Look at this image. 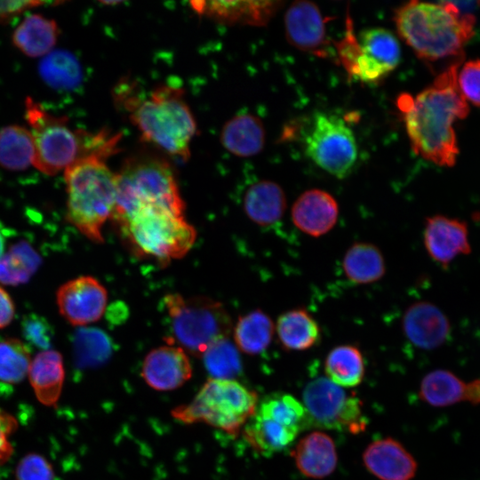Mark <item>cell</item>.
I'll return each instance as SVG.
<instances>
[{"label": "cell", "mask_w": 480, "mask_h": 480, "mask_svg": "<svg viewBox=\"0 0 480 480\" xmlns=\"http://www.w3.org/2000/svg\"><path fill=\"white\" fill-rule=\"evenodd\" d=\"M107 159L92 156L82 158L64 171L67 189L66 219L80 233L102 243V227L111 220L116 203V173Z\"/></svg>", "instance_id": "5"}, {"label": "cell", "mask_w": 480, "mask_h": 480, "mask_svg": "<svg viewBox=\"0 0 480 480\" xmlns=\"http://www.w3.org/2000/svg\"><path fill=\"white\" fill-rule=\"evenodd\" d=\"M359 53L349 76L364 83L376 82L395 69L400 62L397 38L388 29L366 28L357 37Z\"/></svg>", "instance_id": "12"}, {"label": "cell", "mask_w": 480, "mask_h": 480, "mask_svg": "<svg viewBox=\"0 0 480 480\" xmlns=\"http://www.w3.org/2000/svg\"><path fill=\"white\" fill-rule=\"evenodd\" d=\"M292 456L298 470L313 479L330 476L338 464L333 439L322 431H313L303 436L294 447Z\"/></svg>", "instance_id": "20"}, {"label": "cell", "mask_w": 480, "mask_h": 480, "mask_svg": "<svg viewBox=\"0 0 480 480\" xmlns=\"http://www.w3.org/2000/svg\"><path fill=\"white\" fill-rule=\"evenodd\" d=\"M30 350L16 338L0 341V381L17 384L28 373L31 364Z\"/></svg>", "instance_id": "37"}, {"label": "cell", "mask_w": 480, "mask_h": 480, "mask_svg": "<svg viewBox=\"0 0 480 480\" xmlns=\"http://www.w3.org/2000/svg\"><path fill=\"white\" fill-rule=\"evenodd\" d=\"M461 95L475 106L480 107V60L466 62L457 75Z\"/></svg>", "instance_id": "41"}, {"label": "cell", "mask_w": 480, "mask_h": 480, "mask_svg": "<svg viewBox=\"0 0 480 480\" xmlns=\"http://www.w3.org/2000/svg\"><path fill=\"white\" fill-rule=\"evenodd\" d=\"M302 404L311 425L354 435L366 428L362 401L327 378H316L305 386Z\"/></svg>", "instance_id": "10"}, {"label": "cell", "mask_w": 480, "mask_h": 480, "mask_svg": "<svg viewBox=\"0 0 480 480\" xmlns=\"http://www.w3.org/2000/svg\"><path fill=\"white\" fill-rule=\"evenodd\" d=\"M256 412L299 432L311 426L303 404L290 394H272L259 404Z\"/></svg>", "instance_id": "33"}, {"label": "cell", "mask_w": 480, "mask_h": 480, "mask_svg": "<svg viewBox=\"0 0 480 480\" xmlns=\"http://www.w3.org/2000/svg\"><path fill=\"white\" fill-rule=\"evenodd\" d=\"M60 33L56 20L31 13L25 16L16 27L12 41L24 55L39 58L51 52L58 42Z\"/></svg>", "instance_id": "23"}, {"label": "cell", "mask_w": 480, "mask_h": 480, "mask_svg": "<svg viewBox=\"0 0 480 480\" xmlns=\"http://www.w3.org/2000/svg\"><path fill=\"white\" fill-rule=\"evenodd\" d=\"M423 243L436 263L447 266L457 256L471 251L467 224L457 219L434 215L426 220Z\"/></svg>", "instance_id": "16"}, {"label": "cell", "mask_w": 480, "mask_h": 480, "mask_svg": "<svg viewBox=\"0 0 480 480\" xmlns=\"http://www.w3.org/2000/svg\"><path fill=\"white\" fill-rule=\"evenodd\" d=\"M35 144L27 127L11 124L0 129V166L23 171L34 164Z\"/></svg>", "instance_id": "30"}, {"label": "cell", "mask_w": 480, "mask_h": 480, "mask_svg": "<svg viewBox=\"0 0 480 480\" xmlns=\"http://www.w3.org/2000/svg\"><path fill=\"white\" fill-rule=\"evenodd\" d=\"M324 372L328 380L341 388L356 387L365 373L364 356L355 345L336 346L325 357Z\"/></svg>", "instance_id": "29"}, {"label": "cell", "mask_w": 480, "mask_h": 480, "mask_svg": "<svg viewBox=\"0 0 480 480\" xmlns=\"http://www.w3.org/2000/svg\"><path fill=\"white\" fill-rule=\"evenodd\" d=\"M192 365L186 352L172 344L149 351L141 366L145 382L157 391H171L181 387L192 376Z\"/></svg>", "instance_id": "15"}, {"label": "cell", "mask_w": 480, "mask_h": 480, "mask_svg": "<svg viewBox=\"0 0 480 480\" xmlns=\"http://www.w3.org/2000/svg\"><path fill=\"white\" fill-rule=\"evenodd\" d=\"M41 264V258L27 242L13 244L0 259V283L18 285L27 283Z\"/></svg>", "instance_id": "34"}, {"label": "cell", "mask_w": 480, "mask_h": 480, "mask_svg": "<svg viewBox=\"0 0 480 480\" xmlns=\"http://www.w3.org/2000/svg\"><path fill=\"white\" fill-rule=\"evenodd\" d=\"M363 462L380 480H412L418 469L413 456L392 437L372 442L363 452Z\"/></svg>", "instance_id": "18"}, {"label": "cell", "mask_w": 480, "mask_h": 480, "mask_svg": "<svg viewBox=\"0 0 480 480\" xmlns=\"http://www.w3.org/2000/svg\"><path fill=\"white\" fill-rule=\"evenodd\" d=\"M44 76L57 85H71L78 79V67L75 60L64 52L54 53L44 61Z\"/></svg>", "instance_id": "38"}, {"label": "cell", "mask_w": 480, "mask_h": 480, "mask_svg": "<svg viewBox=\"0 0 480 480\" xmlns=\"http://www.w3.org/2000/svg\"><path fill=\"white\" fill-rule=\"evenodd\" d=\"M116 173L117 224L138 211L164 208L184 213L185 204L171 165L161 158L132 156Z\"/></svg>", "instance_id": "6"}, {"label": "cell", "mask_w": 480, "mask_h": 480, "mask_svg": "<svg viewBox=\"0 0 480 480\" xmlns=\"http://www.w3.org/2000/svg\"><path fill=\"white\" fill-rule=\"evenodd\" d=\"M465 402L473 405L480 404V379L467 383Z\"/></svg>", "instance_id": "45"}, {"label": "cell", "mask_w": 480, "mask_h": 480, "mask_svg": "<svg viewBox=\"0 0 480 480\" xmlns=\"http://www.w3.org/2000/svg\"><path fill=\"white\" fill-rule=\"evenodd\" d=\"M21 332L25 340L33 346L44 350L50 348L53 332L43 316L36 314L26 316L21 323Z\"/></svg>", "instance_id": "40"}, {"label": "cell", "mask_w": 480, "mask_h": 480, "mask_svg": "<svg viewBox=\"0 0 480 480\" xmlns=\"http://www.w3.org/2000/svg\"><path fill=\"white\" fill-rule=\"evenodd\" d=\"M201 356L212 379L235 380L242 371L238 348L228 337L213 341Z\"/></svg>", "instance_id": "35"}, {"label": "cell", "mask_w": 480, "mask_h": 480, "mask_svg": "<svg viewBox=\"0 0 480 480\" xmlns=\"http://www.w3.org/2000/svg\"><path fill=\"white\" fill-rule=\"evenodd\" d=\"M284 27L292 46L320 57L326 55L325 20L316 4L308 0L292 3L286 11Z\"/></svg>", "instance_id": "14"}, {"label": "cell", "mask_w": 480, "mask_h": 480, "mask_svg": "<svg viewBox=\"0 0 480 480\" xmlns=\"http://www.w3.org/2000/svg\"><path fill=\"white\" fill-rule=\"evenodd\" d=\"M466 387L467 383L453 372L437 369L423 377L419 396L431 406L445 407L465 401Z\"/></svg>", "instance_id": "32"}, {"label": "cell", "mask_w": 480, "mask_h": 480, "mask_svg": "<svg viewBox=\"0 0 480 480\" xmlns=\"http://www.w3.org/2000/svg\"><path fill=\"white\" fill-rule=\"evenodd\" d=\"M460 63L456 60L416 97L403 94L398 99L413 151L440 166L456 163L459 148L453 124L469 111L457 84Z\"/></svg>", "instance_id": "1"}, {"label": "cell", "mask_w": 480, "mask_h": 480, "mask_svg": "<svg viewBox=\"0 0 480 480\" xmlns=\"http://www.w3.org/2000/svg\"><path fill=\"white\" fill-rule=\"evenodd\" d=\"M394 20L400 37L427 60L460 56L476 23L473 14H461L452 1H411L396 10Z\"/></svg>", "instance_id": "4"}, {"label": "cell", "mask_w": 480, "mask_h": 480, "mask_svg": "<svg viewBox=\"0 0 480 480\" xmlns=\"http://www.w3.org/2000/svg\"><path fill=\"white\" fill-rule=\"evenodd\" d=\"M256 392L236 380L208 379L194 398L172 411L185 424L204 423L229 435L239 434L258 407Z\"/></svg>", "instance_id": "7"}, {"label": "cell", "mask_w": 480, "mask_h": 480, "mask_svg": "<svg viewBox=\"0 0 480 480\" xmlns=\"http://www.w3.org/2000/svg\"><path fill=\"white\" fill-rule=\"evenodd\" d=\"M339 205L328 192L312 188L293 203L291 216L294 226L304 234L320 237L330 232L339 218Z\"/></svg>", "instance_id": "19"}, {"label": "cell", "mask_w": 480, "mask_h": 480, "mask_svg": "<svg viewBox=\"0 0 480 480\" xmlns=\"http://www.w3.org/2000/svg\"><path fill=\"white\" fill-rule=\"evenodd\" d=\"M47 4L42 1H0V24L8 23L26 11Z\"/></svg>", "instance_id": "43"}, {"label": "cell", "mask_w": 480, "mask_h": 480, "mask_svg": "<svg viewBox=\"0 0 480 480\" xmlns=\"http://www.w3.org/2000/svg\"><path fill=\"white\" fill-rule=\"evenodd\" d=\"M107 303V290L92 276H83L69 280L57 291L60 315L76 326L97 322L105 313Z\"/></svg>", "instance_id": "13"}, {"label": "cell", "mask_w": 480, "mask_h": 480, "mask_svg": "<svg viewBox=\"0 0 480 480\" xmlns=\"http://www.w3.org/2000/svg\"><path fill=\"white\" fill-rule=\"evenodd\" d=\"M25 117L35 144L34 166L46 175L64 172L76 161L96 156L108 159L119 148L121 134L101 130L72 129L65 116H54L30 97L25 100Z\"/></svg>", "instance_id": "2"}, {"label": "cell", "mask_w": 480, "mask_h": 480, "mask_svg": "<svg viewBox=\"0 0 480 480\" xmlns=\"http://www.w3.org/2000/svg\"><path fill=\"white\" fill-rule=\"evenodd\" d=\"M15 308L7 292L0 286V329L7 326L13 319Z\"/></svg>", "instance_id": "44"}, {"label": "cell", "mask_w": 480, "mask_h": 480, "mask_svg": "<svg viewBox=\"0 0 480 480\" xmlns=\"http://www.w3.org/2000/svg\"><path fill=\"white\" fill-rule=\"evenodd\" d=\"M220 141L236 156H252L260 153L265 143L262 122L252 114H239L223 126Z\"/></svg>", "instance_id": "26"}, {"label": "cell", "mask_w": 480, "mask_h": 480, "mask_svg": "<svg viewBox=\"0 0 480 480\" xmlns=\"http://www.w3.org/2000/svg\"><path fill=\"white\" fill-rule=\"evenodd\" d=\"M402 329L406 339L415 347L434 349L447 340L451 324L445 314L436 305L418 301L406 308Z\"/></svg>", "instance_id": "17"}, {"label": "cell", "mask_w": 480, "mask_h": 480, "mask_svg": "<svg viewBox=\"0 0 480 480\" xmlns=\"http://www.w3.org/2000/svg\"><path fill=\"white\" fill-rule=\"evenodd\" d=\"M275 332L268 315L256 309L239 317L234 329L235 344L242 352L256 356L268 348Z\"/></svg>", "instance_id": "31"}, {"label": "cell", "mask_w": 480, "mask_h": 480, "mask_svg": "<svg viewBox=\"0 0 480 480\" xmlns=\"http://www.w3.org/2000/svg\"><path fill=\"white\" fill-rule=\"evenodd\" d=\"M305 151L318 167L343 179L353 170L358 149L355 135L344 120L336 116L317 113L305 140Z\"/></svg>", "instance_id": "11"}, {"label": "cell", "mask_w": 480, "mask_h": 480, "mask_svg": "<svg viewBox=\"0 0 480 480\" xmlns=\"http://www.w3.org/2000/svg\"><path fill=\"white\" fill-rule=\"evenodd\" d=\"M346 277L356 284H369L381 279L386 264L381 251L373 244L356 242L346 251L342 259Z\"/></svg>", "instance_id": "28"}, {"label": "cell", "mask_w": 480, "mask_h": 480, "mask_svg": "<svg viewBox=\"0 0 480 480\" xmlns=\"http://www.w3.org/2000/svg\"><path fill=\"white\" fill-rule=\"evenodd\" d=\"M118 226L138 252L161 261L185 256L196 238L183 213L170 209L140 210Z\"/></svg>", "instance_id": "9"}, {"label": "cell", "mask_w": 480, "mask_h": 480, "mask_svg": "<svg viewBox=\"0 0 480 480\" xmlns=\"http://www.w3.org/2000/svg\"><path fill=\"white\" fill-rule=\"evenodd\" d=\"M6 230L0 221V259L4 253V243H5Z\"/></svg>", "instance_id": "46"}, {"label": "cell", "mask_w": 480, "mask_h": 480, "mask_svg": "<svg viewBox=\"0 0 480 480\" xmlns=\"http://www.w3.org/2000/svg\"><path fill=\"white\" fill-rule=\"evenodd\" d=\"M193 10L224 23L265 25L278 8L272 1H197L191 2Z\"/></svg>", "instance_id": "21"}, {"label": "cell", "mask_w": 480, "mask_h": 480, "mask_svg": "<svg viewBox=\"0 0 480 480\" xmlns=\"http://www.w3.org/2000/svg\"><path fill=\"white\" fill-rule=\"evenodd\" d=\"M281 346L290 351L308 350L321 338L320 327L305 308H297L281 314L275 326Z\"/></svg>", "instance_id": "25"}, {"label": "cell", "mask_w": 480, "mask_h": 480, "mask_svg": "<svg viewBox=\"0 0 480 480\" xmlns=\"http://www.w3.org/2000/svg\"><path fill=\"white\" fill-rule=\"evenodd\" d=\"M75 360L80 367H92L103 363L111 353V342L101 330L80 327L73 340Z\"/></svg>", "instance_id": "36"}, {"label": "cell", "mask_w": 480, "mask_h": 480, "mask_svg": "<svg viewBox=\"0 0 480 480\" xmlns=\"http://www.w3.org/2000/svg\"><path fill=\"white\" fill-rule=\"evenodd\" d=\"M118 92L121 105L144 140L172 156L188 158L196 124L181 88L164 84L141 98L124 84Z\"/></svg>", "instance_id": "3"}, {"label": "cell", "mask_w": 480, "mask_h": 480, "mask_svg": "<svg viewBox=\"0 0 480 480\" xmlns=\"http://www.w3.org/2000/svg\"><path fill=\"white\" fill-rule=\"evenodd\" d=\"M28 376L37 400L45 406L55 405L65 380L60 353L53 349L39 352L31 361Z\"/></svg>", "instance_id": "22"}, {"label": "cell", "mask_w": 480, "mask_h": 480, "mask_svg": "<svg viewBox=\"0 0 480 480\" xmlns=\"http://www.w3.org/2000/svg\"><path fill=\"white\" fill-rule=\"evenodd\" d=\"M17 428L18 422L14 416L0 410V465L12 457L13 448L10 437Z\"/></svg>", "instance_id": "42"}, {"label": "cell", "mask_w": 480, "mask_h": 480, "mask_svg": "<svg viewBox=\"0 0 480 480\" xmlns=\"http://www.w3.org/2000/svg\"><path fill=\"white\" fill-rule=\"evenodd\" d=\"M243 433L256 452L269 457L289 447L300 432L255 412L244 425Z\"/></svg>", "instance_id": "27"}, {"label": "cell", "mask_w": 480, "mask_h": 480, "mask_svg": "<svg viewBox=\"0 0 480 480\" xmlns=\"http://www.w3.org/2000/svg\"><path fill=\"white\" fill-rule=\"evenodd\" d=\"M286 205L283 188L270 180H260L252 185L244 197L246 215L261 227H269L281 220Z\"/></svg>", "instance_id": "24"}, {"label": "cell", "mask_w": 480, "mask_h": 480, "mask_svg": "<svg viewBox=\"0 0 480 480\" xmlns=\"http://www.w3.org/2000/svg\"><path fill=\"white\" fill-rule=\"evenodd\" d=\"M164 305L172 340L195 356H202L213 341L228 337L231 332L228 311L213 299L170 293L164 296Z\"/></svg>", "instance_id": "8"}, {"label": "cell", "mask_w": 480, "mask_h": 480, "mask_svg": "<svg viewBox=\"0 0 480 480\" xmlns=\"http://www.w3.org/2000/svg\"><path fill=\"white\" fill-rule=\"evenodd\" d=\"M54 477L52 465L36 452L22 457L15 468V480H54Z\"/></svg>", "instance_id": "39"}]
</instances>
